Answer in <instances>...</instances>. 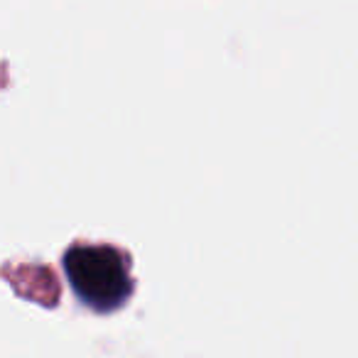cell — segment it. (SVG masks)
I'll return each instance as SVG.
<instances>
[{
    "mask_svg": "<svg viewBox=\"0 0 358 358\" xmlns=\"http://www.w3.org/2000/svg\"><path fill=\"white\" fill-rule=\"evenodd\" d=\"M64 273L74 294L94 312L123 307L133 292L128 258L110 245H74L64 255Z\"/></svg>",
    "mask_w": 358,
    "mask_h": 358,
    "instance_id": "obj_1",
    "label": "cell"
}]
</instances>
